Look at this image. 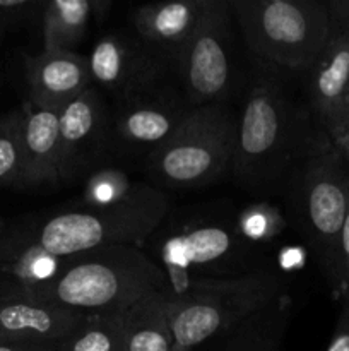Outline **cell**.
Wrapping results in <instances>:
<instances>
[{
	"label": "cell",
	"instance_id": "83f0119b",
	"mask_svg": "<svg viewBox=\"0 0 349 351\" xmlns=\"http://www.w3.org/2000/svg\"><path fill=\"white\" fill-rule=\"evenodd\" d=\"M327 351H349V307L342 305Z\"/></svg>",
	"mask_w": 349,
	"mask_h": 351
},
{
	"label": "cell",
	"instance_id": "7c38bea8",
	"mask_svg": "<svg viewBox=\"0 0 349 351\" xmlns=\"http://www.w3.org/2000/svg\"><path fill=\"white\" fill-rule=\"evenodd\" d=\"M58 144L62 185L91 177L113 151L109 108L92 84L58 110Z\"/></svg>",
	"mask_w": 349,
	"mask_h": 351
},
{
	"label": "cell",
	"instance_id": "5b68a950",
	"mask_svg": "<svg viewBox=\"0 0 349 351\" xmlns=\"http://www.w3.org/2000/svg\"><path fill=\"white\" fill-rule=\"evenodd\" d=\"M287 293L286 276L272 267L238 278L194 280L164 291L174 351H194L224 338L248 315Z\"/></svg>",
	"mask_w": 349,
	"mask_h": 351
},
{
	"label": "cell",
	"instance_id": "7402d4cb",
	"mask_svg": "<svg viewBox=\"0 0 349 351\" xmlns=\"http://www.w3.org/2000/svg\"><path fill=\"white\" fill-rule=\"evenodd\" d=\"M23 110L0 117V187L19 189L23 175Z\"/></svg>",
	"mask_w": 349,
	"mask_h": 351
},
{
	"label": "cell",
	"instance_id": "8fae6325",
	"mask_svg": "<svg viewBox=\"0 0 349 351\" xmlns=\"http://www.w3.org/2000/svg\"><path fill=\"white\" fill-rule=\"evenodd\" d=\"M91 82L106 89L113 101L132 98L177 82V71L139 36L113 33L103 36L88 55Z\"/></svg>",
	"mask_w": 349,
	"mask_h": 351
},
{
	"label": "cell",
	"instance_id": "d6986e66",
	"mask_svg": "<svg viewBox=\"0 0 349 351\" xmlns=\"http://www.w3.org/2000/svg\"><path fill=\"white\" fill-rule=\"evenodd\" d=\"M164 291L147 295L125 311V351H174Z\"/></svg>",
	"mask_w": 349,
	"mask_h": 351
},
{
	"label": "cell",
	"instance_id": "2e32d148",
	"mask_svg": "<svg viewBox=\"0 0 349 351\" xmlns=\"http://www.w3.org/2000/svg\"><path fill=\"white\" fill-rule=\"evenodd\" d=\"M24 72L29 101L57 112L92 84L88 57L75 51H41L26 58Z\"/></svg>",
	"mask_w": 349,
	"mask_h": 351
},
{
	"label": "cell",
	"instance_id": "9c48e42d",
	"mask_svg": "<svg viewBox=\"0 0 349 351\" xmlns=\"http://www.w3.org/2000/svg\"><path fill=\"white\" fill-rule=\"evenodd\" d=\"M231 0H205L177 77L192 106L228 103L236 86Z\"/></svg>",
	"mask_w": 349,
	"mask_h": 351
},
{
	"label": "cell",
	"instance_id": "f546056e",
	"mask_svg": "<svg viewBox=\"0 0 349 351\" xmlns=\"http://www.w3.org/2000/svg\"><path fill=\"white\" fill-rule=\"evenodd\" d=\"M55 346L33 341H14V339H0V351H53Z\"/></svg>",
	"mask_w": 349,
	"mask_h": 351
},
{
	"label": "cell",
	"instance_id": "44dd1931",
	"mask_svg": "<svg viewBox=\"0 0 349 351\" xmlns=\"http://www.w3.org/2000/svg\"><path fill=\"white\" fill-rule=\"evenodd\" d=\"M53 351H125V311L91 315Z\"/></svg>",
	"mask_w": 349,
	"mask_h": 351
},
{
	"label": "cell",
	"instance_id": "277c9868",
	"mask_svg": "<svg viewBox=\"0 0 349 351\" xmlns=\"http://www.w3.org/2000/svg\"><path fill=\"white\" fill-rule=\"evenodd\" d=\"M284 218L310 249L331 290L337 291L339 240L349 213V165L324 129L289 175Z\"/></svg>",
	"mask_w": 349,
	"mask_h": 351
},
{
	"label": "cell",
	"instance_id": "52a82bcc",
	"mask_svg": "<svg viewBox=\"0 0 349 351\" xmlns=\"http://www.w3.org/2000/svg\"><path fill=\"white\" fill-rule=\"evenodd\" d=\"M246 48L272 71L303 74L331 36L327 3L318 0H231Z\"/></svg>",
	"mask_w": 349,
	"mask_h": 351
},
{
	"label": "cell",
	"instance_id": "d4e9b609",
	"mask_svg": "<svg viewBox=\"0 0 349 351\" xmlns=\"http://www.w3.org/2000/svg\"><path fill=\"white\" fill-rule=\"evenodd\" d=\"M335 297L341 298L342 305L349 307V213L346 216L341 240H339L337 291H335Z\"/></svg>",
	"mask_w": 349,
	"mask_h": 351
},
{
	"label": "cell",
	"instance_id": "e0dca14e",
	"mask_svg": "<svg viewBox=\"0 0 349 351\" xmlns=\"http://www.w3.org/2000/svg\"><path fill=\"white\" fill-rule=\"evenodd\" d=\"M307 105L315 119L331 115L342 103L349 81V33L331 31L324 50L303 72Z\"/></svg>",
	"mask_w": 349,
	"mask_h": 351
},
{
	"label": "cell",
	"instance_id": "603a6c76",
	"mask_svg": "<svg viewBox=\"0 0 349 351\" xmlns=\"http://www.w3.org/2000/svg\"><path fill=\"white\" fill-rule=\"evenodd\" d=\"M137 184H132L125 173L113 168H99L88 177L84 189L86 206H112L125 201L135 191Z\"/></svg>",
	"mask_w": 349,
	"mask_h": 351
},
{
	"label": "cell",
	"instance_id": "1f68e13d",
	"mask_svg": "<svg viewBox=\"0 0 349 351\" xmlns=\"http://www.w3.org/2000/svg\"><path fill=\"white\" fill-rule=\"evenodd\" d=\"M339 106H349V81H348V88H346V93H344V98H342V103ZM337 106V108H339ZM335 108V110H337Z\"/></svg>",
	"mask_w": 349,
	"mask_h": 351
},
{
	"label": "cell",
	"instance_id": "7a4b0ae2",
	"mask_svg": "<svg viewBox=\"0 0 349 351\" xmlns=\"http://www.w3.org/2000/svg\"><path fill=\"white\" fill-rule=\"evenodd\" d=\"M166 215V195L159 189L137 184L132 195L116 204L57 209L12 226L47 257L67 259L103 247L142 245Z\"/></svg>",
	"mask_w": 349,
	"mask_h": 351
},
{
	"label": "cell",
	"instance_id": "8992f818",
	"mask_svg": "<svg viewBox=\"0 0 349 351\" xmlns=\"http://www.w3.org/2000/svg\"><path fill=\"white\" fill-rule=\"evenodd\" d=\"M153 237L171 291L194 280L238 278L270 267L259 243L250 242L231 218L188 215L166 226L161 223Z\"/></svg>",
	"mask_w": 349,
	"mask_h": 351
},
{
	"label": "cell",
	"instance_id": "4fadbf2b",
	"mask_svg": "<svg viewBox=\"0 0 349 351\" xmlns=\"http://www.w3.org/2000/svg\"><path fill=\"white\" fill-rule=\"evenodd\" d=\"M89 317L29 295L0 290V339L55 346Z\"/></svg>",
	"mask_w": 349,
	"mask_h": 351
},
{
	"label": "cell",
	"instance_id": "836d02e7",
	"mask_svg": "<svg viewBox=\"0 0 349 351\" xmlns=\"http://www.w3.org/2000/svg\"><path fill=\"white\" fill-rule=\"evenodd\" d=\"M0 230H2V221H0Z\"/></svg>",
	"mask_w": 349,
	"mask_h": 351
},
{
	"label": "cell",
	"instance_id": "3957f363",
	"mask_svg": "<svg viewBox=\"0 0 349 351\" xmlns=\"http://www.w3.org/2000/svg\"><path fill=\"white\" fill-rule=\"evenodd\" d=\"M166 288V274L154 257L135 245H113L67 257L50 281L24 295L79 314L101 315L127 311Z\"/></svg>",
	"mask_w": 349,
	"mask_h": 351
},
{
	"label": "cell",
	"instance_id": "ac0fdd59",
	"mask_svg": "<svg viewBox=\"0 0 349 351\" xmlns=\"http://www.w3.org/2000/svg\"><path fill=\"white\" fill-rule=\"evenodd\" d=\"M293 312V300L284 293L259 308L222 338L219 351H279Z\"/></svg>",
	"mask_w": 349,
	"mask_h": 351
},
{
	"label": "cell",
	"instance_id": "ffe728a7",
	"mask_svg": "<svg viewBox=\"0 0 349 351\" xmlns=\"http://www.w3.org/2000/svg\"><path fill=\"white\" fill-rule=\"evenodd\" d=\"M99 2L51 0L43 3V51H72L84 38Z\"/></svg>",
	"mask_w": 349,
	"mask_h": 351
},
{
	"label": "cell",
	"instance_id": "4316f807",
	"mask_svg": "<svg viewBox=\"0 0 349 351\" xmlns=\"http://www.w3.org/2000/svg\"><path fill=\"white\" fill-rule=\"evenodd\" d=\"M320 127L331 139L332 146L349 165V122H325L320 123Z\"/></svg>",
	"mask_w": 349,
	"mask_h": 351
},
{
	"label": "cell",
	"instance_id": "f1b7e54d",
	"mask_svg": "<svg viewBox=\"0 0 349 351\" xmlns=\"http://www.w3.org/2000/svg\"><path fill=\"white\" fill-rule=\"evenodd\" d=\"M331 31H346L349 33V0H335L327 3Z\"/></svg>",
	"mask_w": 349,
	"mask_h": 351
},
{
	"label": "cell",
	"instance_id": "cb8c5ba5",
	"mask_svg": "<svg viewBox=\"0 0 349 351\" xmlns=\"http://www.w3.org/2000/svg\"><path fill=\"white\" fill-rule=\"evenodd\" d=\"M238 228L243 235L253 243L269 242L274 237L279 235L287 225L286 218L279 213V209L272 208V204H253L242 211V215L236 218Z\"/></svg>",
	"mask_w": 349,
	"mask_h": 351
},
{
	"label": "cell",
	"instance_id": "9a60e30c",
	"mask_svg": "<svg viewBox=\"0 0 349 351\" xmlns=\"http://www.w3.org/2000/svg\"><path fill=\"white\" fill-rule=\"evenodd\" d=\"M23 175L19 189H57L60 180L58 112L27 99L23 105Z\"/></svg>",
	"mask_w": 349,
	"mask_h": 351
},
{
	"label": "cell",
	"instance_id": "ba28073f",
	"mask_svg": "<svg viewBox=\"0 0 349 351\" xmlns=\"http://www.w3.org/2000/svg\"><path fill=\"white\" fill-rule=\"evenodd\" d=\"M238 113L229 103L195 106L180 129L147 160L156 184L168 189H198L229 177Z\"/></svg>",
	"mask_w": 349,
	"mask_h": 351
},
{
	"label": "cell",
	"instance_id": "484cf974",
	"mask_svg": "<svg viewBox=\"0 0 349 351\" xmlns=\"http://www.w3.org/2000/svg\"><path fill=\"white\" fill-rule=\"evenodd\" d=\"M40 5L41 3L29 2V0H0V23L3 27L7 24L23 23L33 16V10Z\"/></svg>",
	"mask_w": 349,
	"mask_h": 351
},
{
	"label": "cell",
	"instance_id": "4dcf8cb0",
	"mask_svg": "<svg viewBox=\"0 0 349 351\" xmlns=\"http://www.w3.org/2000/svg\"><path fill=\"white\" fill-rule=\"evenodd\" d=\"M325 122H349V106H339V108L334 110L331 115L318 120V123H325Z\"/></svg>",
	"mask_w": 349,
	"mask_h": 351
},
{
	"label": "cell",
	"instance_id": "d6a6232c",
	"mask_svg": "<svg viewBox=\"0 0 349 351\" xmlns=\"http://www.w3.org/2000/svg\"><path fill=\"white\" fill-rule=\"evenodd\" d=\"M2 29H3V26H2V23H0V33H2Z\"/></svg>",
	"mask_w": 349,
	"mask_h": 351
},
{
	"label": "cell",
	"instance_id": "30bf717a",
	"mask_svg": "<svg viewBox=\"0 0 349 351\" xmlns=\"http://www.w3.org/2000/svg\"><path fill=\"white\" fill-rule=\"evenodd\" d=\"M194 108L178 81L113 101L112 149L147 158L180 129Z\"/></svg>",
	"mask_w": 349,
	"mask_h": 351
},
{
	"label": "cell",
	"instance_id": "5bb4252c",
	"mask_svg": "<svg viewBox=\"0 0 349 351\" xmlns=\"http://www.w3.org/2000/svg\"><path fill=\"white\" fill-rule=\"evenodd\" d=\"M205 0H174L133 7V34L178 69L204 12Z\"/></svg>",
	"mask_w": 349,
	"mask_h": 351
},
{
	"label": "cell",
	"instance_id": "6da1fadb",
	"mask_svg": "<svg viewBox=\"0 0 349 351\" xmlns=\"http://www.w3.org/2000/svg\"><path fill=\"white\" fill-rule=\"evenodd\" d=\"M320 129L308 105L296 101L279 72L259 64L238 113L229 178L250 195H283L289 175Z\"/></svg>",
	"mask_w": 349,
	"mask_h": 351
}]
</instances>
